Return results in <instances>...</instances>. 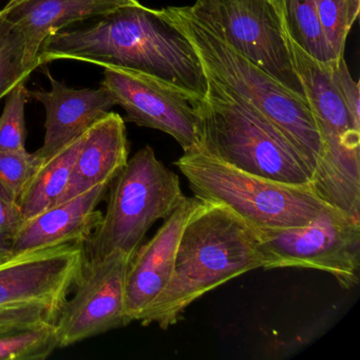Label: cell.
<instances>
[{"instance_id": "4", "label": "cell", "mask_w": 360, "mask_h": 360, "mask_svg": "<svg viewBox=\"0 0 360 360\" xmlns=\"http://www.w3.org/2000/svg\"><path fill=\"white\" fill-rule=\"evenodd\" d=\"M206 79L199 150L241 172L311 189L313 174L292 143L258 111Z\"/></svg>"}, {"instance_id": "28", "label": "cell", "mask_w": 360, "mask_h": 360, "mask_svg": "<svg viewBox=\"0 0 360 360\" xmlns=\"http://www.w3.org/2000/svg\"><path fill=\"white\" fill-rule=\"evenodd\" d=\"M25 1H27V0H8L5 6L0 9V15H4V14L9 12L10 10L13 9L16 6L20 5V4L25 3Z\"/></svg>"}, {"instance_id": "31", "label": "cell", "mask_w": 360, "mask_h": 360, "mask_svg": "<svg viewBox=\"0 0 360 360\" xmlns=\"http://www.w3.org/2000/svg\"><path fill=\"white\" fill-rule=\"evenodd\" d=\"M273 3H274V0H273Z\"/></svg>"}, {"instance_id": "20", "label": "cell", "mask_w": 360, "mask_h": 360, "mask_svg": "<svg viewBox=\"0 0 360 360\" xmlns=\"http://www.w3.org/2000/svg\"><path fill=\"white\" fill-rule=\"evenodd\" d=\"M56 349V323L0 335V360H44Z\"/></svg>"}, {"instance_id": "21", "label": "cell", "mask_w": 360, "mask_h": 360, "mask_svg": "<svg viewBox=\"0 0 360 360\" xmlns=\"http://www.w3.org/2000/svg\"><path fill=\"white\" fill-rule=\"evenodd\" d=\"M318 18L335 58H345V43L359 18L360 0H315Z\"/></svg>"}, {"instance_id": "29", "label": "cell", "mask_w": 360, "mask_h": 360, "mask_svg": "<svg viewBox=\"0 0 360 360\" xmlns=\"http://www.w3.org/2000/svg\"><path fill=\"white\" fill-rule=\"evenodd\" d=\"M0 254H13L11 248V242L0 238Z\"/></svg>"}, {"instance_id": "17", "label": "cell", "mask_w": 360, "mask_h": 360, "mask_svg": "<svg viewBox=\"0 0 360 360\" xmlns=\"http://www.w3.org/2000/svg\"><path fill=\"white\" fill-rule=\"evenodd\" d=\"M126 122L117 112L107 113L86 130L66 191L58 204L117 178L128 162Z\"/></svg>"}, {"instance_id": "13", "label": "cell", "mask_w": 360, "mask_h": 360, "mask_svg": "<svg viewBox=\"0 0 360 360\" xmlns=\"http://www.w3.org/2000/svg\"><path fill=\"white\" fill-rule=\"evenodd\" d=\"M201 200L185 197L155 235L136 250L126 276L125 307L130 322L139 321L145 309L167 285L184 227Z\"/></svg>"}, {"instance_id": "5", "label": "cell", "mask_w": 360, "mask_h": 360, "mask_svg": "<svg viewBox=\"0 0 360 360\" xmlns=\"http://www.w3.org/2000/svg\"><path fill=\"white\" fill-rule=\"evenodd\" d=\"M290 62L315 115L322 155L311 179V191L328 205L353 214L360 210V123L341 96L330 63L305 53L282 27Z\"/></svg>"}, {"instance_id": "2", "label": "cell", "mask_w": 360, "mask_h": 360, "mask_svg": "<svg viewBox=\"0 0 360 360\" xmlns=\"http://www.w3.org/2000/svg\"><path fill=\"white\" fill-rule=\"evenodd\" d=\"M158 12L193 46L205 77L271 122L298 150L314 176L321 159L322 141L307 101L236 50L201 0Z\"/></svg>"}, {"instance_id": "9", "label": "cell", "mask_w": 360, "mask_h": 360, "mask_svg": "<svg viewBox=\"0 0 360 360\" xmlns=\"http://www.w3.org/2000/svg\"><path fill=\"white\" fill-rule=\"evenodd\" d=\"M103 68L101 86L125 110L124 121L169 134L184 153L199 150L200 106L205 98L136 69Z\"/></svg>"}, {"instance_id": "18", "label": "cell", "mask_w": 360, "mask_h": 360, "mask_svg": "<svg viewBox=\"0 0 360 360\" xmlns=\"http://www.w3.org/2000/svg\"><path fill=\"white\" fill-rule=\"evenodd\" d=\"M83 136L84 134L41 164L20 201L26 221L58 205L68 185Z\"/></svg>"}, {"instance_id": "7", "label": "cell", "mask_w": 360, "mask_h": 360, "mask_svg": "<svg viewBox=\"0 0 360 360\" xmlns=\"http://www.w3.org/2000/svg\"><path fill=\"white\" fill-rule=\"evenodd\" d=\"M106 212L86 244V255L103 257L120 250L134 256L150 227L182 203L180 179L150 146L143 147L109 185Z\"/></svg>"}, {"instance_id": "27", "label": "cell", "mask_w": 360, "mask_h": 360, "mask_svg": "<svg viewBox=\"0 0 360 360\" xmlns=\"http://www.w3.org/2000/svg\"><path fill=\"white\" fill-rule=\"evenodd\" d=\"M25 222L26 219L20 204L0 195V238L11 242Z\"/></svg>"}, {"instance_id": "8", "label": "cell", "mask_w": 360, "mask_h": 360, "mask_svg": "<svg viewBox=\"0 0 360 360\" xmlns=\"http://www.w3.org/2000/svg\"><path fill=\"white\" fill-rule=\"evenodd\" d=\"M255 231L264 257L263 269H317L334 276L341 288L359 283L360 220L336 208H326L303 226Z\"/></svg>"}, {"instance_id": "11", "label": "cell", "mask_w": 360, "mask_h": 360, "mask_svg": "<svg viewBox=\"0 0 360 360\" xmlns=\"http://www.w3.org/2000/svg\"><path fill=\"white\" fill-rule=\"evenodd\" d=\"M201 1L214 16L224 39L236 50L284 87L307 100L290 62L273 0Z\"/></svg>"}, {"instance_id": "10", "label": "cell", "mask_w": 360, "mask_h": 360, "mask_svg": "<svg viewBox=\"0 0 360 360\" xmlns=\"http://www.w3.org/2000/svg\"><path fill=\"white\" fill-rule=\"evenodd\" d=\"M132 257L120 250L103 257L85 252L72 297H68L56 321L58 347L131 323L126 314L125 285Z\"/></svg>"}, {"instance_id": "32", "label": "cell", "mask_w": 360, "mask_h": 360, "mask_svg": "<svg viewBox=\"0 0 360 360\" xmlns=\"http://www.w3.org/2000/svg\"><path fill=\"white\" fill-rule=\"evenodd\" d=\"M0 1H1V0H0Z\"/></svg>"}, {"instance_id": "14", "label": "cell", "mask_w": 360, "mask_h": 360, "mask_svg": "<svg viewBox=\"0 0 360 360\" xmlns=\"http://www.w3.org/2000/svg\"><path fill=\"white\" fill-rule=\"evenodd\" d=\"M51 89L29 90V98L39 101L46 111L45 138L37 155L46 160L85 134L88 128L117 106L106 88L73 89L45 70Z\"/></svg>"}, {"instance_id": "25", "label": "cell", "mask_w": 360, "mask_h": 360, "mask_svg": "<svg viewBox=\"0 0 360 360\" xmlns=\"http://www.w3.org/2000/svg\"><path fill=\"white\" fill-rule=\"evenodd\" d=\"M60 309L39 304L0 307V335L56 323Z\"/></svg>"}, {"instance_id": "30", "label": "cell", "mask_w": 360, "mask_h": 360, "mask_svg": "<svg viewBox=\"0 0 360 360\" xmlns=\"http://www.w3.org/2000/svg\"><path fill=\"white\" fill-rule=\"evenodd\" d=\"M15 254V252H13V254H0V263H3L4 261L8 260V259L11 258L13 255Z\"/></svg>"}, {"instance_id": "3", "label": "cell", "mask_w": 360, "mask_h": 360, "mask_svg": "<svg viewBox=\"0 0 360 360\" xmlns=\"http://www.w3.org/2000/svg\"><path fill=\"white\" fill-rule=\"evenodd\" d=\"M264 264L255 229L225 206L202 201L181 236L167 285L139 321L167 330L191 303Z\"/></svg>"}, {"instance_id": "16", "label": "cell", "mask_w": 360, "mask_h": 360, "mask_svg": "<svg viewBox=\"0 0 360 360\" xmlns=\"http://www.w3.org/2000/svg\"><path fill=\"white\" fill-rule=\"evenodd\" d=\"M108 187L107 184L98 185L27 220L12 239L13 252L65 242L86 245L102 222L103 212L98 206L107 195Z\"/></svg>"}, {"instance_id": "22", "label": "cell", "mask_w": 360, "mask_h": 360, "mask_svg": "<svg viewBox=\"0 0 360 360\" xmlns=\"http://www.w3.org/2000/svg\"><path fill=\"white\" fill-rule=\"evenodd\" d=\"M34 68L25 60L22 37L7 20L0 16V100L20 82L28 81Z\"/></svg>"}, {"instance_id": "6", "label": "cell", "mask_w": 360, "mask_h": 360, "mask_svg": "<svg viewBox=\"0 0 360 360\" xmlns=\"http://www.w3.org/2000/svg\"><path fill=\"white\" fill-rule=\"evenodd\" d=\"M174 165L193 197L225 206L255 229L303 226L332 207L311 188L241 172L200 150L184 153Z\"/></svg>"}, {"instance_id": "24", "label": "cell", "mask_w": 360, "mask_h": 360, "mask_svg": "<svg viewBox=\"0 0 360 360\" xmlns=\"http://www.w3.org/2000/svg\"><path fill=\"white\" fill-rule=\"evenodd\" d=\"M27 81H22L6 96L0 115V153L26 150V106L29 98Z\"/></svg>"}, {"instance_id": "19", "label": "cell", "mask_w": 360, "mask_h": 360, "mask_svg": "<svg viewBox=\"0 0 360 360\" xmlns=\"http://www.w3.org/2000/svg\"><path fill=\"white\" fill-rule=\"evenodd\" d=\"M280 22L290 39L322 63L336 60L322 31L315 0H274Z\"/></svg>"}, {"instance_id": "12", "label": "cell", "mask_w": 360, "mask_h": 360, "mask_svg": "<svg viewBox=\"0 0 360 360\" xmlns=\"http://www.w3.org/2000/svg\"><path fill=\"white\" fill-rule=\"evenodd\" d=\"M85 244L65 242L15 252L0 263V307L39 304L62 309L85 259Z\"/></svg>"}, {"instance_id": "15", "label": "cell", "mask_w": 360, "mask_h": 360, "mask_svg": "<svg viewBox=\"0 0 360 360\" xmlns=\"http://www.w3.org/2000/svg\"><path fill=\"white\" fill-rule=\"evenodd\" d=\"M141 5L139 0H27L0 16L22 37L25 60L37 70L39 50L52 35L77 22Z\"/></svg>"}, {"instance_id": "23", "label": "cell", "mask_w": 360, "mask_h": 360, "mask_svg": "<svg viewBox=\"0 0 360 360\" xmlns=\"http://www.w3.org/2000/svg\"><path fill=\"white\" fill-rule=\"evenodd\" d=\"M44 163L35 153L26 150L0 153V195L20 204L29 183Z\"/></svg>"}, {"instance_id": "1", "label": "cell", "mask_w": 360, "mask_h": 360, "mask_svg": "<svg viewBox=\"0 0 360 360\" xmlns=\"http://www.w3.org/2000/svg\"><path fill=\"white\" fill-rule=\"evenodd\" d=\"M77 60L136 69L205 98L207 79L186 37L158 9L127 7L87 28L60 31L46 39L37 65Z\"/></svg>"}, {"instance_id": "26", "label": "cell", "mask_w": 360, "mask_h": 360, "mask_svg": "<svg viewBox=\"0 0 360 360\" xmlns=\"http://www.w3.org/2000/svg\"><path fill=\"white\" fill-rule=\"evenodd\" d=\"M333 79L354 119L360 123V86L349 71L345 58L330 63Z\"/></svg>"}]
</instances>
